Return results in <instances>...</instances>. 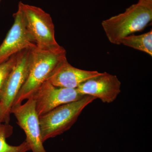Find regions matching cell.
Listing matches in <instances>:
<instances>
[{
  "label": "cell",
  "instance_id": "cell-8",
  "mask_svg": "<svg viewBox=\"0 0 152 152\" xmlns=\"http://www.w3.org/2000/svg\"><path fill=\"white\" fill-rule=\"evenodd\" d=\"M84 96L76 88L56 87L46 81L31 98L35 102L36 110L40 117L59 106L78 100Z\"/></svg>",
  "mask_w": 152,
  "mask_h": 152
},
{
  "label": "cell",
  "instance_id": "cell-9",
  "mask_svg": "<svg viewBox=\"0 0 152 152\" xmlns=\"http://www.w3.org/2000/svg\"><path fill=\"white\" fill-rule=\"evenodd\" d=\"M121 83L116 76L104 72L87 80L77 88L83 96H91L103 102L110 104L121 92Z\"/></svg>",
  "mask_w": 152,
  "mask_h": 152
},
{
  "label": "cell",
  "instance_id": "cell-7",
  "mask_svg": "<svg viewBox=\"0 0 152 152\" xmlns=\"http://www.w3.org/2000/svg\"><path fill=\"white\" fill-rule=\"evenodd\" d=\"M10 113L14 114L17 124L24 132L26 141L32 152H47L43 145L39 116L33 98L28 99L23 104L13 107Z\"/></svg>",
  "mask_w": 152,
  "mask_h": 152
},
{
  "label": "cell",
  "instance_id": "cell-5",
  "mask_svg": "<svg viewBox=\"0 0 152 152\" xmlns=\"http://www.w3.org/2000/svg\"><path fill=\"white\" fill-rule=\"evenodd\" d=\"M32 50L26 49L19 53L17 62L4 85L0 100L3 124H9L11 109L27 78Z\"/></svg>",
  "mask_w": 152,
  "mask_h": 152
},
{
  "label": "cell",
  "instance_id": "cell-6",
  "mask_svg": "<svg viewBox=\"0 0 152 152\" xmlns=\"http://www.w3.org/2000/svg\"><path fill=\"white\" fill-rule=\"evenodd\" d=\"M13 17V24L0 45V64L24 50L37 48L20 8Z\"/></svg>",
  "mask_w": 152,
  "mask_h": 152
},
{
  "label": "cell",
  "instance_id": "cell-14",
  "mask_svg": "<svg viewBox=\"0 0 152 152\" xmlns=\"http://www.w3.org/2000/svg\"><path fill=\"white\" fill-rule=\"evenodd\" d=\"M138 3L146 5L152 6V0H139Z\"/></svg>",
  "mask_w": 152,
  "mask_h": 152
},
{
  "label": "cell",
  "instance_id": "cell-11",
  "mask_svg": "<svg viewBox=\"0 0 152 152\" xmlns=\"http://www.w3.org/2000/svg\"><path fill=\"white\" fill-rule=\"evenodd\" d=\"M121 45L146 53L152 56V31L139 35H129L123 38Z\"/></svg>",
  "mask_w": 152,
  "mask_h": 152
},
{
  "label": "cell",
  "instance_id": "cell-4",
  "mask_svg": "<svg viewBox=\"0 0 152 152\" xmlns=\"http://www.w3.org/2000/svg\"><path fill=\"white\" fill-rule=\"evenodd\" d=\"M27 27L37 48L41 50L57 51L62 49L56 41L55 26L51 17L42 9L20 2Z\"/></svg>",
  "mask_w": 152,
  "mask_h": 152
},
{
  "label": "cell",
  "instance_id": "cell-2",
  "mask_svg": "<svg viewBox=\"0 0 152 152\" xmlns=\"http://www.w3.org/2000/svg\"><path fill=\"white\" fill-rule=\"evenodd\" d=\"M152 20V6L137 3L122 13L102 23L108 39L114 45H121L122 39L143 29Z\"/></svg>",
  "mask_w": 152,
  "mask_h": 152
},
{
  "label": "cell",
  "instance_id": "cell-1",
  "mask_svg": "<svg viewBox=\"0 0 152 152\" xmlns=\"http://www.w3.org/2000/svg\"><path fill=\"white\" fill-rule=\"evenodd\" d=\"M64 48L57 51L33 49L32 58L27 78L22 87L13 107L22 104L25 100L32 96L34 94L53 72L59 63L66 57Z\"/></svg>",
  "mask_w": 152,
  "mask_h": 152
},
{
  "label": "cell",
  "instance_id": "cell-10",
  "mask_svg": "<svg viewBox=\"0 0 152 152\" xmlns=\"http://www.w3.org/2000/svg\"><path fill=\"white\" fill-rule=\"evenodd\" d=\"M101 73L75 67L68 62L66 57L59 63L47 81L56 87L76 89L82 83Z\"/></svg>",
  "mask_w": 152,
  "mask_h": 152
},
{
  "label": "cell",
  "instance_id": "cell-3",
  "mask_svg": "<svg viewBox=\"0 0 152 152\" xmlns=\"http://www.w3.org/2000/svg\"><path fill=\"white\" fill-rule=\"evenodd\" d=\"M96 99L91 96H84L78 100L59 106L39 117L43 142L70 129L85 108Z\"/></svg>",
  "mask_w": 152,
  "mask_h": 152
},
{
  "label": "cell",
  "instance_id": "cell-13",
  "mask_svg": "<svg viewBox=\"0 0 152 152\" xmlns=\"http://www.w3.org/2000/svg\"><path fill=\"white\" fill-rule=\"evenodd\" d=\"M18 53L12 56L4 62L0 64V100L4 85L17 62Z\"/></svg>",
  "mask_w": 152,
  "mask_h": 152
},
{
  "label": "cell",
  "instance_id": "cell-12",
  "mask_svg": "<svg viewBox=\"0 0 152 152\" xmlns=\"http://www.w3.org/2000/svg\"><path fill=\"white\" fill-rule=\"evenodd\" d=\"M13 127L9 124H3L0 126V152H27L31 147L25 141L18 146H12L6 142V139L12 134Z\"/></svg>",
  "mask_w": 152,
  "mask_h": 152
},
{
  "label": "cell",
  "instance_id": "cell-15",
  "mask_svg": "<svg viewBox=\"0 0 152 152\" xmlns=\"http://www.w3.org/2000/svg\"><path fill=\"white\" fill-rule=\"evenodd\" d=\"M2 115L1 108L0 105V126L3 124Z\"/></svg>",
  "mask_w": 152,
  "mask_h": 152
},
{
  "label": "cell",
  "instance_id": "cell-16",
  "mask_svg": "<svg viewBox=\"0 0 152 152\" xmlns=\"http://www.w3.org/2000/svg\"><path fill=\"white\" fill-rule=\"evenodd\" d=\"M0 1H1V0H0Z\"/></svg>",
  "mask_w": 152,
  "mask_h": 152
}]
</instances>
